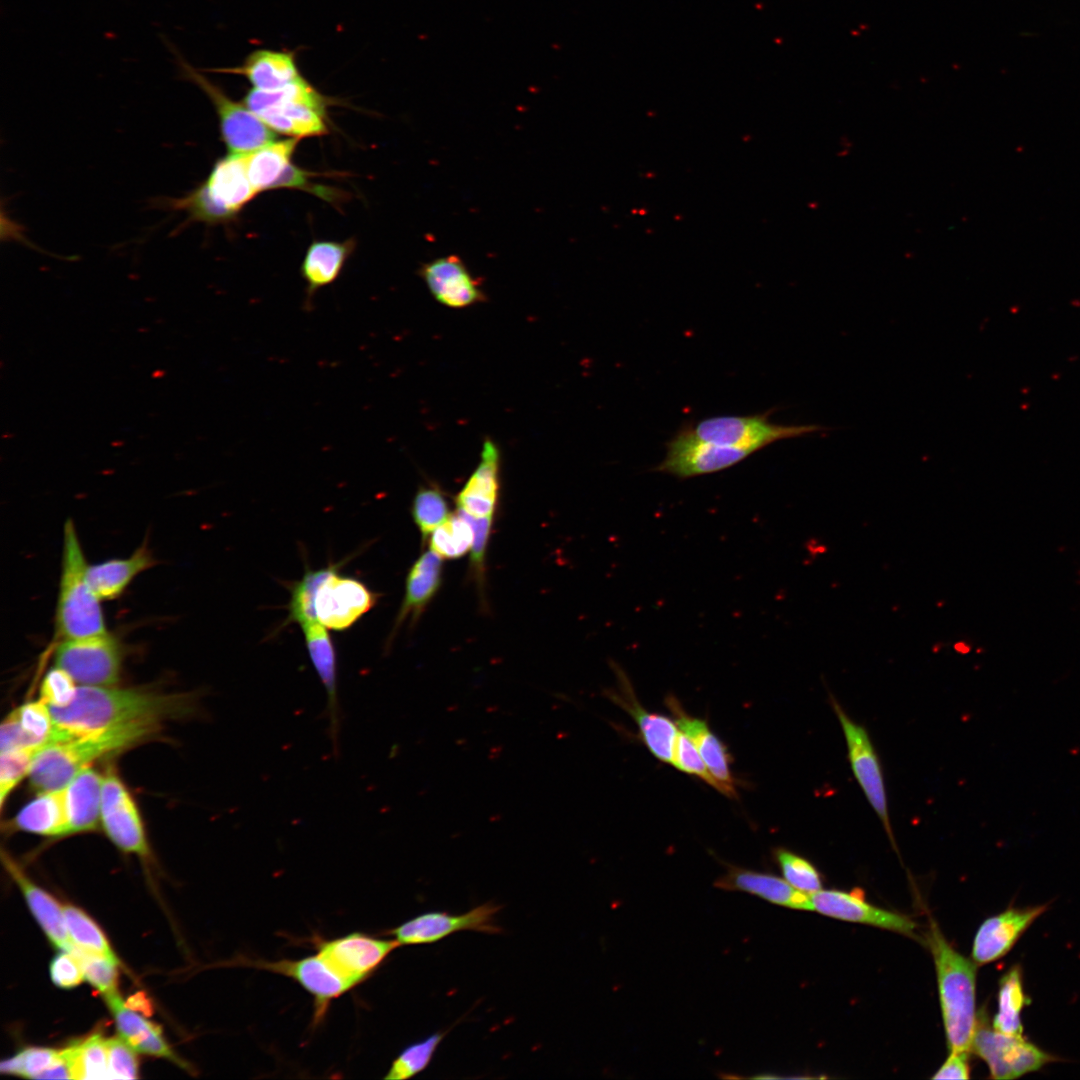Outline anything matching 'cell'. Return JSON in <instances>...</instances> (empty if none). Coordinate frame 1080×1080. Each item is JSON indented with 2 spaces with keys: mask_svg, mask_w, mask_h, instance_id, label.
<instances>
[{
  "mask_svg": "<svg viewBox=\"0 0 1080 1080\" xmlns=\"http://www.w3.org/2000/svg\"><path fill=\"white\" fill-rule=\"evenodd\" d=\"M49 708L54 724L50 740H58L131 723L160 725L191 714L195 701L187 694L80 685L68 705Z\"/></svg>",
  "mask_w": 1080,
  "mask_h": 1080,
  "instance_id": "obj_1",
  "label": "cell"
},
{
  "mask_svg": "<svg viewBox=\"0 0 1080 1080\" xmlns=\"http://www.w3.org/2000/svg\"><path fill=\"white\" fill-rule=\"evenodd\" d=\"M159 728L158 724L138 722L50 740L34 756L30 785L38 793L62 789L95 760L127 749Z\"/></svg>",
  "mask_w": 1080,
  "mask_h": 1080,
  "instance_id": "obj_2",
  "label": "cell"
},
{
  "mask_svg": "<svg viewBox=\"0 0 1080 1080\" xmlns=\"http://www.w3.org/2000/svg\"><path fill=\"white\" fill-rule=\"evenodd\" d=\"M928 943L934 959L939 999L950 1051H971L977 1027L976 965L956 951L932 922Z\"/></svg>",
  "mask_w": 1080,
  "mask_h": 1080,
  "instance_id": "obj_3",
  "label": "cell"
},
{
  "mask_svg": "<svg viewBox=\"0 0 1080 1080\" xmlns=\"http://www.w3.org/2000/svg\"><path fill=\"white\" fill-rule=\"evenodd\" d=\"M88 564L74 522L64 525L62 565L56 604V635L62 640L107 632L100 599L87 579Z\"/></svg>",
  "mask_w": 1080,
  "mask_h": 1080,
  "instance_id": "obj_4",
  "label": "cell"
},
{
  "mask_svg": "<svg viewBox=\"0 0 1080 1080\" xmlns=\"http://www.w3.org/2000/svg\"><path fill=\"white\" fill-rule=\"evenodd\" d=\"M258 193L246 167V154L229 153L217 160L207 178L185 196L169 201L192 222L209 225L232 221Z\"/></svg>",
  "mask_w": 1080,
  "mask_h": 1080,
  "instance_id": "obj_5",
  "label": "cell"
},
{
  "mask_svg": "<svg viewBox=\"0 0 1080 1080\" xmlns=\"http://www.w3.org/2000/svg\"><path fill=\"white\" fill-rule=\"evenodd\" d=\"M243 103L275 133L301 139L328 132L329 100L303 76L277 90L251 89Z\"/></svg>",
  "mask_w": 1080,
  "mask_h": 1080,
  "instance_id": "obj_6",
  "label": "cell"
},
{
  "mask_svg": "<svg viewBox=\"0 0 1080 1080\" xmlns=\"http://www.w3.org/2000/svg\"><path fill=\"white\" fill-rule=\"evenodd\" d=\"M167 45L175 57L181 78L194 83L212 102L221 138L229 153L248 154L276 139L275 132L244 103L232 100L221 87L191 66L170 42Z\"/></svg>",
  "mask_w": 1080,
  "mask_h": 1080,
  "instance_id": "obj_7",
  "label": "cell"
},
{
  "mask_svg": "<svg viewBox=\"0 0 1080 1080\" xmlns=\"http://www.w3.org/2000/svg\"><path fill=\"white\" fill-rule=\"evenodd\" d=\"M825 429L815 424H775L769 420V413L711 417L690 427L692 433L702 440L749 450L752 453L779 440L802 437Z\"/></svg>",
  "mask_w": 1080,
  "mask_h": 1080,
  "instance_id": "obj_8",
  "label": "cell"
},
{
  "mask_svg": "<svg viewBox=\"0 0 1080 1080\" xmlns=\"http://www.w3.org/2000/svg\"><path fill=\"white\" fill-rule=\"evenodd\" d=\"M123 649L110 633L62 640L55 651L56 666L84 686L111 687L120 679Z\"/></svg>",
  "mask_w": 1080,
  "mask_h": 1080,
  "instance_id": "obj_9",
  "label": "cell"
},
{
  "mask_svg": "<svg viewBox=\"0 0 1080 1080\" xmlns=\"http://www.w3.org/2000/svg\"><path fill=\"white\" fill-rule=\"evenodd\" d=\"M101 825L110 841L121 851L143 858L150 856L139 809L112 765L103 774Z\"/></svg>",
  "mask_w": 1080,
  "mask_h": 1080,
  "instance_id": "obj_10",
  "label": "cell"
},
{
  "mask_svg": "<svg viewBox=\"0 0 1080 1080\" xmlns=\"http://www.w3.org/2000/svg\"><path fill=\"white\" fill-rule=\"evenodd\" d=\"M501 905L486 902L462 914L446 911H429L407 920L386 933L401 945H420L438 942L460 931L500 934L496 915Z\"/></svg>",
  "mask_w": 1080,
  "mask_h": 1080,
  "instance_id": "obj_11",
  "label": "cell"
},
{
  "mask_svg": "<svg viewBox=\"0 0 1080 1080\" xmlns=\"http://www.w3.org/2000/svg\"><path fill=\"white\" fill-rule=\"evenodd\" d=\"M971 1051L987 1063L994 1079H1014L1056 1060L1022 1035L1006 1034L984 1023L977 1024Z\"/></svg>",
  "mask_w": 1080,
  "mask_h": 1080,
  "instance_id": "obj_12",
  "label": "cell"
},
{
  "mask_svg": "<svg viewBox=\"0 0 1080 1080\" xmlns=\"http://www.w3.org/2000/svg\"><path fill=\"white\" fill-rule=\"evenodd\" d=\"M399 946L394 938L361 932L316 942L317 954L353 987L371 976Z\"/></svg>",
  "mask_w": 1080,
  "mask_h": 1080,
  "instance_id": "obj_13",
  "label": "cell"
},
{
  "mask_svg": "<svg viewBox=\"0 0 1080 1080\" xmlns=\"http://www.w3.org/2000/svg\"><path fill=\"white\" fill-rule=\"evenodd\" d=\"M749 450L714 444L696 437L690 427L680 430L668 443L662 473L686 479L719 472L747 458Z\"/></svg>",
  "mask_w": 1080,
  "mask_h": 1080,
  "instance_id": "obj_14",
  "label": "cell"
},
{
  "mask_svg": "<svg viewBox=\"0 0 1080 1080\" xmlns=\"http://www.w3.org/2000/svg\"><path fill=\"white\" fill-rule=\"evenodd\" d=\"M378 597L359 579L338 574L336 565L317 589V620L327 629L346 630L376 605Z\"/></svg>",
  "mask_w": 1080,
  "mask_h": 1080,
  "instance_id": "obj_15",
  "label": "cell"
},
{
  "mask_svg": "<svg viewBox=\"0 0 1080 1080\" xmlns=\"http://www.w3.org/2000/svg\"><path fill=\"white\" fill-rule=\"evenodd\" d=\"M239 964L289 977L314 999V1022L326 1014L330 1003L353 986L339 976L318 954L301 959L263 960L239 958Z\"/></svg>",
  "mask_w": 1080,
  "mask_h": 1080,
  "instance_id": "obj_16",
  "label": "cell"
},
{
  "mask_svg": "<svg viewBox=\"0 0 1080 1080\" xmlns=\"http://www.w3.org/2000/svg\"><path fill=\"white\" fill-rule=\"evenodd\" d=\"M833 707L842 726L854 776L893 841L883 774L870 737L866 729L854 722L836 701H833Z\"/></svg>",
  "mask_w": 1080,
  "mask_h": 1080,
  "instance_id": "obj_17",
  "label": "cell"
},
{
  "mask_svg": "<svg viewBox=\"0 0 1080 1080\" xmlns=\"http://www.w3.org/2000/svg\"><path fill=\"white\" fill-rule=\"evenodd\" d=\"M299 138L272 141L246 154L249 180L257 193L294 188L317 194L309 179L312 174L292 163Z\"/></svg>",
  "mask_w": 1080,
  "mask_h": 1080,
  "instance_id": "obj_18",
  "label": "cell"
},
{
  "mask_svg": "<svg viewBox=\"0 0 1080 1080\" xmlns=\"http://www.w3.org/2000/svg\"><path fill=\"white\" fill-rule=\"evenodd\" d=\"M418 275L433 298L446 307L463 309L487 299L481 282L458 255L428 261L420 266Z\"/></svg>",
  "mask_w": 1080,
  "mask_h": 1080,
  "instance_id": "obj_19",
  "label": "cell"
},
{
  "mask_svg": "<svg viewBox=\"0 0 1080 1080\" xmlns=\"http://www.w3.org/2000/svg\"><path fill=\"white\" fill-rule=\"evenodd\" d=\"M813 910L820 914L861 924L913 935L915 923L907 916L884 910L866 902L856 893L819 890L810 894Z\"/></svg>",
  "mask_w": 1080,
  "mask_h": 1080,
  "instance_id": "obj_20",
  "label": "cell"
},
{
  "mask_svg": "<svg viewBox=\"0 0 1080 1080\" xmlns=\"http://www.w3.org/2000/svg\"><path fill=\"white\" fill-rule=\"evenodd\" d=\"M665 704L674 716L677 727L695 744L708 770L717 781L719 792L729 798H736V780L730 769L732 759L726 745L704 720L687 714L675 696H667Z\"/></svg>",
  "mask_w": 1080,
  "mask_h": 1080,
  "instance_id": "obj_21",
  "label": "cell"
},
{
  "mask_svg": "<svg viewBox=\"0 0 1080 1080\" xmlns=\"http://www.w3.org/2000/svg\"><path fill=\"white\" fill-rule=\"evenodd\" d=\"M309 658L327 695L328 736L336 757L339 754L341 712L338 697L337 656L332 638L318 620L302 624Z\"/></svg>",
  "mask_w": 1080,
  "mask_h": 1080,
  "instance_id": "obj_22",
  "label": "cell"
},
{
  "mask_svg": "<svg viewBox=\"0 0 1080 1080\" xmlns=\"http://www.w3.org/2000/svg\"><path fill=\"white\" fill-rule=\"evenodd\" d=\"M614 667L619 690H609L607 696L634 718L641 739L649 751L660 761L672 764L678 735L675 721L664 715L647 712L637 700L628 677L616 665Z\"/></svg>",
  "mask_w": 1080,
  "mask_h": 1080,
  "instance_id": "obj_23",
  "label": "cell"
},
{
  "mask_svg": "<svg viewBox=\"0 0 1080 1080\" xmlns=\"http://www.w3.org/2000/svg\"><path fill=\"white\" fill-rule=\"evenodd\" d=\"M1046 908L1040 905L1008 909L985 920L973 941V961L983 965L1003 957Z\"/></svg>",
  "mask_w": 1080,
  "mask_h": 1080,
  "instance_id": "obj_24",
  "label": "cell"
},
{
  "mask_svg": "<svg viewBox=\"0 0 1080 1080\" xmlns=\"http://www.w3.org/2000/svg\"><path fill=\"white\" fill-rule=\"evenodd\" d=\"M500 463L497 444L486 439L477 467L456 496L458 511L472 518H494L500 495Z\"/></svg>",
  "mask_w": 1080,
  "mask_h": 1080,
  "instance_id": "obj_25",
  "label": "cell"
},
{
  "mask_svg": "<svg viewBox=\"0 0 1080 1080\" xmlns=\"http://www.w3.org/2000/svg\"><path fill=\"white\" fill-rule=\"evenodd\" d=\"M1 858L7 872L19 886L32 914L51 943L62 951L73 952L76 947L67 931L63 905L31 881L4 850H2Z\"/></svg>",
  "mask_w": 1080,
  "mask_h": 1080,
  "instance_id": "obj_26",
  "label": "cell"
},
{
  "mask_svg": "<svg viewBox=\"0 0 1080 1080\" xmlns=\"http://www.w3.org/2000/svg\"><path fill=\"white\" fill-rule=\"evenodd\" d=\"M443 579V559L431 550L425 551L410 567L405 594L396 615L391 638L406 622L417 623L424 610L438 593Z\"/></svg>",
  "mask_w": 1080,
  "mask_h": 1080,
  "instance_id": "obj_27",
  "label": "cell"
},
{
  "mask_svg": "<svg viewBox=\"0 0 1080 1080\" xmlns=\"http://www.w3.org/2000/svg\"><path fill=\"white\" fill-rule=\"evenodd\" d=\"M715 886L728 891H742L756 895L780 906L813 910L809 894L791 886L786 880L775 875L729 866L720 876Z\"/></svg>",
  "mask_w": 1080,
  "mask_h": 1080,
  "instance_id": "obj_28",
  "label": "cell"
},
{
  "mask_svg": "<svg viewBox=\"0 0 1080 1080\" xmlns=\"http://www.w3.org/2000/svg\"><path fill=\"white\" fill-rule=\"evenodd\" d=\"M53 718L49 706L40 698L23 704L2 721L0 752L35 747L41 748L51 739Z\"/></svg>",
  "mask_w": 1080,
  "mask_h": 1080,
  "instance_id": "obj_29",
  "label": "cell"
},
{
  "mask_svg": "<svg viewBox=\"0 0 1080 1080\" xmlns=\"http://www.w3.org/2000/svg\"><path fill=\"white\" fill-rule=\"evenodd\" d=\"M116 1023L120 1037L136 1052L165 1058L186 1068L175 1055L156 1025L126 1006L118 992L104 998Z\"/></svg>",
  "mask_w": 1080,
  "mask_h": 1080,
  "instance_id": "obj_30",
  "label": "cell"
},
{
  "mask_svg": "<svg viewBox=\"0 0 1080 1080\" xmlns=\"http://www.w3.org/2000/svg\"><path fill=\"white\" fill-rule=\"evenodd\" d=\"M213 71L244 76L253 89L263 91L280 89L302 77L295 53L270 49L253 51L240 66Z\"/></svg>",
  "mask_w": 1080,
  "mask_h": 1080,
  "instance_id": "obj_31",
  "label": "cell"
},
{
  "mask_svg": "<svg viewBox=\"0 0 1080 1080\" xmlns=\"http://www.w3.org/2000/svg\"><path fill=\"white\" fill-rule=\"evenodd\" d=\"M103 775L87 766L64 787L69 834L94 831L101 824Z\"/></svg>",
  "mask_w": 1080,
  "mask_h": 1080,
  "instance_id": "obj_32",
  "label": "cell"
},
{
  "mask_svg": "<svg viewBox=\"0 0 1080 1080\" xmlns=\"http://www.w3.org/2000/svg\"><path fill=\"white\" fill-rule=\"evenodd\" d=\"M154 564L152 552L147 545H142L127 558L110 559L88 565L87 579L100 600H114L125 591L138 574Z\"/></svg>",
  "mask_w": 1080,
  "mask_h": 1080,
  "instance_id": "obj_33",
  "label": "cell"
},
{
  "mask_svg": "<svg viewBox=\"0 0 1080 1080\" xmlns=\"http://www.w3.org/2000/svg\"><path fill=\"white\" fill-rule=\"evenodd\" d=\"M354 248L352 239L344 242L314 241L308 247L300 269L306 282L307 306L318 289L338 278Z\"/></svg>",
  "mask_w": 1080,
  "mask_h": 1080,
  "instance_id": "obj_34",
  "label": "cell"
},
{
  "mask_svg": "<svg viewBox=\"0 0 1080 1080\" xmlns=\"http://www.w3.org/2000/svg\"><path fill=\"white\" fill-rule=\"evenodd\" d=\"M15 829L47 837L69 834L64 788L40 792L15 815Z\"/></svg>",
  "mask_w": 1080,
  "mask_h": 1080,
  "instance_id": "obj_35",
  "label": "cell"
},
{
  "mask_svg": "<svg viewBox=\"0 0 1080 1080\" xmlns=\"http://www.w3.org/2000/svg\"><path fill=\"white\" fill-rule=\"evenodd\" d=\"M72 1079H110L107 1039L95 1033L62 1049Z\"/></svg>",
  "mask_w": 1080,
  "mask_h": 1080,
  "instance_id": "obj_36",
  "label": "cell"
},
{
  "mask_svg": "<svg viewBox=\"0 0 1080 1080\" xmlns=\"http://www.w3.org/2000/svg\"><path fill=\"white\" fill-rule=\"evenodd\" d=\"M1029 1002L1026 997L1021 970L1012 967L1000 980L998 993V1012L993 1020V1028L997 1031L1010 1034L1022 1035L1021 1011Z\"/></svg>",
  "mask_w": 1080,
  "mask_h": 1080,
  "instance_id": "obj_37",
  "label": "cell"
},
{
  "mask_svg": "<svg viewBox=\"0 0 1080 1080\" xmlns=\"http://www.w3.org/2000/svg\"><path fill=\"white\" fill-rule=\"evenodd\" d=\"M427 541L430 550L443 560H456L471 551L474 529L468 517L457 510L432 531Z\"/></svg>",
  "mask_w": 1080,
  "mask_h": 1080,
  "instance_id": "obj_38",
  "label": "cell"
},
{
  "mask_svg": "<svg viewBox=\"0 0 1080 1080\" xmlns=\"http://www.w3.org/2000/svg\"><path fill=\"white\" fill-rule=\"evenodd\" d=\"M67 931L73 945L84 952L100 955L120 965L100 927L81 909L64 905Z\"/></svg>",
  "mask_w": 1080,
  "mask_h": 1080,
  "instance_id": "obj_39",
  "label": "cell"
},
{
  "mask_svg": "<svg viewBox=\"0 0 1080 1080\" xmlns=\"http://www.w3.org/2000/svg\"><path fill=\"white\" fill-rule=\"evenodd\" d=\"M410 510L423 542L452 515L445 493L437 484L431 482L418 488Z\"/></svg>",
  "mask_w": 1080,
  "mask_h": 1080,
  "instance_id": "obj_40",
  "label": "cell"
},
{
  "mask_svg": "<svg viewBox=\"0 0 1080 1080\" xmlns=\"http://www.w3.org/2000/svg\"><path fill=\"white\" fill-rule=\"evenodd\" d=\"M447 1033L448 1030L438 1031L406 1046L393 1059L384 1078L390 1080L409 1079L425 1070Z\"/></svg>",
  "mask_w": 1080,
  "mask_h": 1080,
  "instance_id": "obj_41",
  "label": "cell"
},
{
  "mask_svg": "<svg viewBox=\"0 0 1080 1080\" xmlns=\"http://www.w3.org/2000/svg\"><path fill=\"white\" fill-rule=\"evenodd\" d=\"M335 566L317 570L306 569L301 580L292 585L291 598L288 604V622H296L301 626L304 623L317 620L314 608L315 595L320 584Z\"/></svg>",
  "mask_w": 1080,
  "mask_h": 1080,
  "instance_id": "obj_42",
  "label": "cell"
},
{
  "mask_svg": "<svg viewBox=\"0 0 1080 1080\" xmlns=\"http://www.w3.org/2000/svg\"><path fill=\"white\" fill-rule=\"evenodd\" d=\"M774 857L784 879L795 889L809 895L822 889L820 874L807 859L785 848L776 849Z\"/></svg>",
  "mask_w": 1080,
  "mask_h": 1080,
  "instance_id": "obj_43",
  "label": "cell"
},
{
  "mask_svg": "<svg viewBox=\"0 0 1080 1080\" xmlns=\"http://www.w3.org/2000/svg\"><path fill=\"white\" fill-rule=\"evenodd\" d=\"M40 748L25 747L1 752L0 756V807L19 784L29 775L35 754Z\"/></svg>",
  "mask_w": 1080,
  "mask_h": 1080,
  "instance_id": "obj_44",
  "label": "cell"
},
{
  "mask_svg": "<svg viewBox=\"0 0 1080 1080\" xmlns=\"http://www.w3.org/2000/svg\"><path fill=\"white\" fill-rule=\"evenodd\" d=\"M74 953L80 961L85 979L97 989L105 998L117 991L119 964L110 959L75 949Z\"/></svg>",
  "mask_w": 1080,
  "mask_h": 1080,
  "instance_id": "obj_45",
  "label": "cell"
},
{
  "mask_svg": "<svg viewBox=\"0 0 1080 1080\" xmlns=\"http://www.w3.org/2000/svg\"><path fill=\"white\" fill-rule=\"evenodd\" d=\"M672 764L680 771L694 775L719 791V785L708 770L695 744L683 732H678Z\"/></svg>",
  "mask_w": 1080,
  "mask_h": 1080,
  "instance_id": "obj_46",
  "label": "cell"
},
{
  "mask_svg": "<svg viewBox=\"0 0 1080 1080\" xmlns=\"http://www.w3.org/2000/svg\"><path fill=\"white\" fill-rule=\"evenodd\" d=\"M466 516L474 529V542L470 551V570L476 586L483 594L486 580V555L494 518H472L468 515Z\"/></svg>",
  "mask_w": 1080,
  "mask_h": 1080,
  "instance_id": "obj_47",
  "label": "cell"
},
{
  "mask_svg": "<svg viewBox=\"0 0 1080 1080\" xmlns=\"http://www.w3.org/2000/svg\"><path fill=\"white\" fill-rule=\"evenodd\" d=\"M75 683L76 681L68 672L55 666L46 673L42 680L40 699L48 706H66L72 701L76 693L77 686Z\"/></svg>",
  "mask_w": 1080,
  "mask_h": 1080,
  "instance_id": "obj_48",
  "label": "cell"
},
{
  "mask_svg": "<svg viewBox=\"0 0 1080 1080\" xmlns=\"http://www.w3.org/2000/svg\"><path fill=\"white\" fill-rule=\"evenodd\" d=\"M110 1079H135L138 1062L133 1050L121 1037L107 1039Z\"/></svg>",
  "mask_w": 1080,
  "mask_h": 1080,
  "instance_id": "obj_49",
  "label": "cell"
},
{
  "mask_svg": "<svg viewBox=\"0 0 1080 1080\" xmlns=\"http://www.w3.org/2000/svg\"><path fill=\"white\" fill-rule=\"evenodd\" d=\"M50 976L55 985L65 989L73 988L85 979L77 956L67 951L54 957L50 964Z\"/></svg>",
  "mask_w": 1080,
  "mask_h": 1080,
  "instance_id": "obj_50",
  "label": "cell"
},
{
  "mask_svg": "<svg viewBox=\"0 0 1080 1080\" xmlns=\"http://www.w3.org/2000/svg\"><path fill=\"white\" fill-rule=\"evenodd\" d=\"M20 1076L39 1079L60 1057V1050L44 1047H30L20 1051Z\"/></svg>",
  "mask_w": 1080,
  "mask_h": 1080,
  "instance_id": "obj_51",
  "label": "cell"
},
{
  "mask_svg": "<svg viewBox=\"0 0 1080 1080\" xmlns=\"http://www.w3.org/2000/svg\"><path fill=\"white\" fill-rule=\"evenodd\" d=\"M968 1052L952 1051L933 1079H968Z\"/></svg>",
  "mask_w": 1080,
  "mask_h": 1080,
  "instance_id": "obj_52",
  "label": "cell"
}]
</instances>
